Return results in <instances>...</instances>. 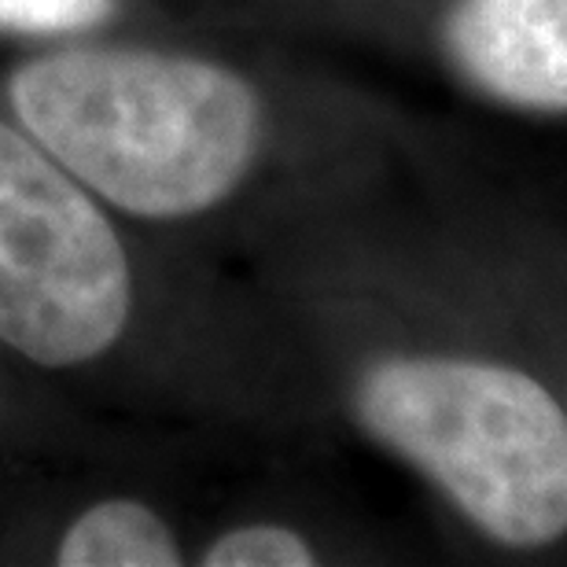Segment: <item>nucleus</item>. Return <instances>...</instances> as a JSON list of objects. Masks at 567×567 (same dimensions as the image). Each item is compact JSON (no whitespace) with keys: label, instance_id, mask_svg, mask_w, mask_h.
<instances>
[{"label":"nucleus","instance_id":"f257e3e1","mask_svg":"<svg viewBox=\"0 0 567 567\" xmlns=\"http://www.w3.org/2000/svg\"><path fill=\"white\" fill-rule=\"evenodd\" d=\"M11 107L55 163L137 218L218 207L262 144L255 89L185 55H44L11 78Z\"/></svg>","mask_w":567,"mask_h":567},{"label":"nucleus","instance_id":"f03ea898","mask_svg":"<svg viewBox=\"0 0 567 567\" xmlns=\"http://www.w3.org/2000/svg\"><path fill=\"white\" fill-rule=\"evenodd\" d=\"M354 416L486 538L538 549L567 535V413L527 372L475 358H383L358 380Z\"/></svg>","mask_w":567,"mask_h":567},{"label":"nucleus","instance_id":"7ed1b4c3","mask_svg":"<svg viewBox=\"0 0 567 567\" xmlns=\"http://www.w3.org/2000/svg\"><path fill=\"white\" fill-rule=\"evenodd\" d=\"M130 262L100 207L0 122V339L44 369L100 358L126 332Z\"/></svg>","mask_w":567,"mask_h":567},{"label":"nucleus","instance_id":"20e7f679","mask_svg":"<svg viewBox=\"0 0 567 567\" xmlns=\"http://www.w3.org/2000/svg\"><path fill=\"white\" fill-rule=\"evenodd\" d=\"M442 49L480 93L508 107L567 111V0H457Z\"/></svg>","mask_w":567,"mask_h":567},{"label":"nucleus","instance_id":"39448f33","mask_svg":"<svg viewBox=\"0 0 567 567\" xmlns=\"http://www.w3.org/2000/svg\"><path fill=\"white\" fill-rule=\"evenodd\" d=\"M55 560L63 567H169L181 564V549L163 516L130 497H115L74 519Z\"/></svg>","mask_w":567,"mask_h":567},{"label":"nucleus","instance_id":"423d86ee","mask_svg":"<svg viewBox=\"0 0 567 567\" xmlns=\"http://www.w3.org/2000/svg\"><path fill=\"white\" fill-rule=\"evenodd\" d=\"M313 560V549L295 530L277 524L229 530L203 557L207 567H306Z\"/></svg>","mask_w":567,"mask_h":567},{"label":"nucleus","instance_id":"0eeeda50","mask_svg":"<svg viewBox=\"0 0 567 567\" xmlns=\"http://www.w3.org/2000/svg\"><path fill=\"white\" fill-rule=\"evenodd\" d=\"M115 0H0V30L63 33L104 22Z\"/></svg>","mask_w":567,"mask_h":567}]
</instances>
